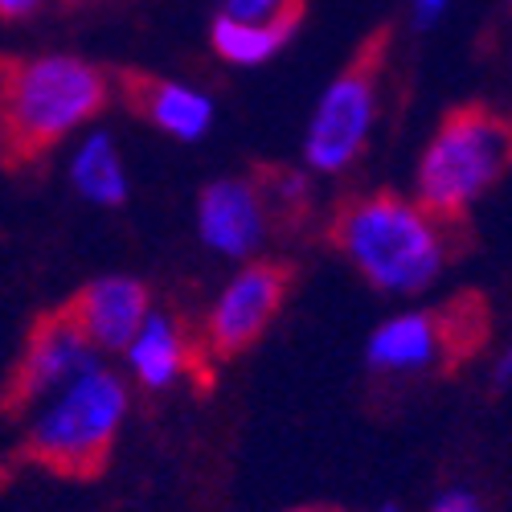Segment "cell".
Returning <instances> with one entry per match:
<instances>
[{"mask_svg": "<svg viewBox=\"0 0 512 512\" xmlns=\"http://www.w3.org/2000/svg\"><path fill=\"white\" fill-rule=\"evenodd\" d=\"M132 365L148 390L168 386L173 377H189L197 394H213L218 361H213L205 336H197L177 316H148L132 336Z\"/></svg>", "mask_w": 512, "mask_h": 512, "instance_id": "obj_8", "label": "cell"}, {"mask_svg": "<svg viewBox=\"0 0 512 512\" xmlns=\"http://www.w3.org/2000/svg\"><path fill=\"white\" fill-rule=\"evenodd\" d=\"M201 234L222 254H250L267 234L250 181H213L201 193Z\"/></svg>", "mask_w": 512, "mask_h": 512, "instance_id": "obj_12", "label": "cell"}, {"mask_svg": "<svg viewBox=\"0 0 512 512\" xmlns=\"http://www.w3.org/2000/svg\"><path fill=\"white\" fill-rule=\"evenodd\" d=\"M295 287V267L283 259H259L246 263L238 279L222 291V300L213 304L209 324H205V345L213 361H234L246 349H254L287 304Z\"/></svg>", "mask_w": 512, "mask_h": 512, "instance_id": "obj_7", "label": "cell"}, {"mask_svg": "<svg viewBox=\"0 0 512 512\" xmlns=\"http://www.w3.org/2000/svg\"><path fill=\"white\" fill-rule=\"evenodd\" d=\"M287 0H226V13L238 21H267L275 17Z\"/></svg>", "mask_w": 512, "mask_h": 512, "instance_id": "obj_17", "label": "cell"}, {"mask_svg": "<svg viewBox=\"0 0 512 512\" xmlns=\"http://www.w3.org/2000/svg\"><path fill=\"white\" fill-rule=\"evenodd\" d=\"M435 512H476V504L472 500H467V496H447Z\"/></svg>", "mask_w": 512, "mask_h": 512, "instance_id": "obj_19", "label": "cell"}, {"mask_svg": "<svg viewBox=\"0 0 512 512\" xmlns=\"http://www.w3.org/2000/svg\"><path fill=\"white\" fill-rule=\"evenodd\" d=\"M394 29L377 25L369 37H361V46L345 62V70L336 74L328 95L316 107V119L308 127V164L320 173H340L365 152V136L377 115V87L390 62Z\"/></svg>", "mask_w": 512, "mask_h": 512, "instance_id": "obj_5", "label": "cell"}, {"mask_svg": "<svg viewBox=\"0 0 512 512\" xmlns=\"http://www.w3.org/2000/svg\"><path fill=\"white\" fill-rule=\"evenodd\" d=\"M512 164V123L488 103L451 107L418 168V205L439 222H467Z\"/></svg>", "mask_w": 512, "mask_h": 512, "instance_id": "obj_3", "label": "cell"}, {"mask_svg": "<svg viewBox=\"0 0 512 512\" xmlns=\"http://www.w3.org/2000/svg\"><path fill=\"white\" fill-rule=\"evenodd\" d=\"M324 238L377 291L414 295L451 259L472 250V222H439L418 201H406L394 189H377L340 201L324 226Z\"/></svg>", "mask_w": 512, "mask_h": 512, "instance_id": "obj_1", "label": "cell"}, {"mask_svg": "<svg viewBox=\"0 0 512 512\" xmlns=\"http://www.w3.org/2000/svg\"><path fill=\"white\" fill-rule=\"evenodd\" d=\"M107 107V74L66 54H0V168L29 173Z\"/></svg>", "mask_w": 512, "mask_h": 512, "instance_id": "obj_2", "label": "cell"}, {"mask_svg": "<svg viewBox=\"0 0 512 512\" xmlns=\"http://www.w3.org/2000/svg\"><path fill=\"white\" fill-rule=\"evenodd\" d=\"M386 512H394V508H386Z\"/></svg>", "mask_w": 512, "mask_h": 512, "instance_id": "obj_23", "label": "cell"}, {"mask_svg": "<svg viewBox=\"0 0 512 512\" xmlns=\"http://www.w3.org/2000/svg\"><path fill=\"white\" fill-rule=\"evenodd\" d=\"M115 91L132 115L148 119L152 127L177 140H197L209 127V99L177 87V82H164L148 70H115Z\"/></svg>", "mask_w": 512, "mask_h": 512, "instance_id": "obj_10", "label": "cell"}, {"mask_svg": "<svg viewBox=\"0 0 512 512\" xmlns=\"http://www.w3.org/2000/svg\"><path fill=\"white\" fill-rule=\"evenodd\" d=\"M82 5H91V0H62V9H82Z\"/></svg>", "mask_w": 512, "mask_h": 512, "instance_id": "obj_22", "label": "cell"}, {"mask_svg": "<svg viewBox=\"0 0 512 512\" xmlns=\"http://www.w3.org/2000/svg\"><path fill=\"white\" fill-rule=\"evenodd\" d=\"M250 189L259 201L263 226L275 234H295L312 218V185L304 173H295L287 164H254L250 168Z\"/></svg>", "mask_w": 512, "mask_h": 512, "instance_id": "obj_14", "label": "cell"}, {"mask_svg": "<svg viewBox=\"0 0 512 512\" xmlns=\"http://www.w3.org/2000/svg\"><path fill=\"white\" fill-rule=\"evenodd\" d=\"M304 13H308V0H287V5L267 21H238V17L222 13L209 29L213 50H218L226 62L259 66V62L275 58L295 37V29L304 25Z\"/></svg>", "mask_w": 512, "mask_h": 512, "instance_id": "obj_13", "label": "cell"}, {"mask_svg": "<svg viewBox=\"0 0 512 512\" xmlns=\"http://www.w3.org/2000/svg\"><path fill=\"white\" fill-rule=\"evenodd\" d=\"M439 5H443V0H418V9H422V13H418V21L435 17V9H439Z\"/></svg>", "mask_w": 512, "mask_h": 512, "instance_id": "obj_20", "label": "cell"}, {"mask_svg": "<svg viewBox=\"0 0 512 512\" xmlns=\"http://www.w3.org/2000/svg\"><path fill=\"white\" fill-rule=\"evenodd\" d=\"M431 328H435V369L439 373H459L467 361H476L492 336V304L476 287L455 291L451 300L431 308Z\"/></svg>", "mask_w": 512, "mask_h": 512, "instance_id": "obj_11", "label": "cell"}, {"mask_svg": "<svg viewBox=\"0 0 512 512\" xmlns=\"http://www.w3.org/2000/svg\"><path fill=\"white\" fill-rule=\"evenodd\" d=\"M91 353L95 349L78 336V328L66 320L62 308L37 312L25 332L21 357L13 361L5 386H0V418H21L37 398H46L50 390L87 373Z\"/></svg>", "mask_w": 512, "mask_h": 512, "instance_id": "obj_6", "label": "cell"}, {"mask_svg": "<svg viewBox=\"0 0 512 512\" xmlns=\"http://www.w3.org/2000/svg\"><path fill=\"white\" fill-rule=\"evenodd\" d=\"M373 369H422L435 365V328L431 312H410L390 324H381L369 345Z\"/></svg>", "mask_w": 512, "mask_h": 512, "instance_id": "obj_15", "label": "cell"}, {"mask_svg": "<svg viewBox=\"0 0 512 512\" xmlns=\"http://www.w3.org/2000/svg\"><path fill=\"white\" fill-rule=\"evenodd\" d=\"M123 410H127V394L115 373L103 369L78 373L66 398L25 435L13 463L41 467V472L58 480L91 484L111 463Z\"/></svg>", "mask_w": 512, "mask_h": 512, "instance_id": "obj_4", "label": "cell"}, {"mask_svg": "<svg viewBox=\"0 0 512 512\" xmlns=\"http://www.w3.org/2000/svg\"><path fill=\"white\" fill-rule=\"evenodd\" d=\"M291 512H349V508H332V504H308V508H291Z\"/></svg>", "mask_w": 512, "mask_h": 512, "instance_id": "obj_21", "label": "cell"}, {"mask_svg": "<svg viewBox=\"0 0 512 512\" xmlns=\"http://www.w3.org/2000/svg\"><path fill=\"white\" fill-rule=\"evenodd\" d=\"M148 304L152 300L144 283L111 275V279H95L87 287H78L58 308L91 349H127L140 324L148 320Z\"/></svg>", "mask_w": 512, "mask_h": 512, "instance_id": "obj_9", "label": "cell"}, {"mask_svg": "<svg viewBox=\"0 0 512 512\" xmlns=\"http://www.w3.org/2000/svg\"><path fill=\"white\" fill-rule=\"evenodd\" d=\"M74 181H78L82 193H87L91 201H99V205H119L127 197L123 168H119V156H115V148H111L107 136H95L87 148L78 152Z\"/></svg>", "mask_w": 512, "mask_h": 512, "instance_id": "obj_16", "label": "cell"}, {"mask_svg": "<svg viewBox=\"0 0 512 512\" xmlns=\"http://www.w3.org/2000/svg\"><path fill=\"white\" fill-rule=\"evenodd\" d=\"M37 5H41V0H0V21H21V17H29Z\"/></svg>", "mask_w": 512, "mask_h": 512, "instance_id": "obj_18", "label": "cell"}]
</instances>
